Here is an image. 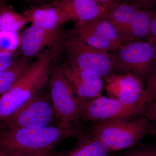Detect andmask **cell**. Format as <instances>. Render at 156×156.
<instances>
[{"mask_svg":"<svg viewBox=\"0 0 156 156\" xmlns=\"http://www.w3.org/2000/svg\"><path fill=\"white\" fill-rule=\"evenodd\" d=\"M30 64L27 58L15 59L9 68L0 72V95L13 87Z\"/></svg>","mask_w":156,"mask_h":156,"instance_id":"obj_18","label":"cell"},{"mask_svg":"<svg viewBox=\"0 0 156 156\" xmlns=\"http://www.w3.org/2000/svg\"><path fill=\"white\" fill-rule=\"evenodd\" d=\"M153 9L141 8L121 36L122 46L136 42L147 41Z\"/></svg>","mask_w":156,"mask_h":156,"instance_id":"obj_15","label":"cell"},{"mask_svg":"<svg viewBox=\"0 0 156 156\" xmlns=\"http://www.w3.org/2000/svg\"><path fill=\"white\" fill-rule=\"evenodd\" d=\"M105 89L110 98L134 109L143 115L148 110L143 83L131 73H115L105 79Z\"/></svg>","mask_w":156,"mask_h":156,"instance_id":"obj_8","label":"cell"},{"mask_svg":"<svg viewBox=\"0 0 156 156\" xmlns=\"http://www.w3.org/2000/svg\"><path fill=\"white\" fill-rule=\"evenodd\" d=\"M146 82V101L149 109L152 104L156 101V63L149 73Z\"/></svg>","mask_w":156,"mask_h":156,"instance_id":"obj_21","label":"cell"},{"mask_svg":"<svg viewBox=\"0 0 156 156\" xmlns=\"http://www.w3.org/2000/svg\"><path fill=\"white\" fill-rule=\"evenodd\" d=\"M83 128L78 122L38 128H0V153L5 156H24L53 149L65 139H77L83 132Z\"/></svg>","mask_w":156,"mask_h":156,"instance_id":"obj_1","label":"cell"},{"mask_svg":"<svg viewBox=\"0 0 156 156\" xmlns=\"http://www.w3.org/2000/svg\"><path fill=\"white\" fill-rule=\"evenodd\" d=\"M143 115L118 100L103 96L82 103L78 121L89 122L121 119L131 120Z\"/></svg>","mask_w":156,"mask_h":156,"instance_id":"obj_10","label":"cell"},{"mask_svg":"<svg viewBox=\"0 0 156 156\" xmlns=\"http://www.w3.org/2000/svg\"><path fill=\"white\" fill-rule=\"evenodd\" d=\"M62 38L58 28L49 30L32 24L20 37L21 53L24 57H32L46 46L55 44Z\"/></svg>","mask_w":156,"mask_h":156,"instance_id":"obj_13","label":"cell"},{"mask_svg":"<svg viewBox=\"0 0 156 156\" xmlns=\"http://www.w3.org/2000/svg\"><path fill=\"white\" fill-rule=\"evenodd\" d=\"M122 156H156V146L141 145L133 147Z\"/></svg>","mask_w":156,"mask_h":156,"instance_id":"obj_22","label":"cell"},{"mask_svg":"<svg viewBox=\"0 0 156 156\" xmlns=\"http://www.w3.org/2000/svg\"><path fill=\"white\" fill-rule=\"evenodd\" d=\"M57 44L41 53L29 66L9 91L0 97V123L41 93L49 83L53 60L59 52Z\"/></svg>","mask_w":156,"mask_h":156,"instance_id":"obj_2","label":"cell"},{"mask_svg":"<svg viewBox=\"0 0 156 156\" xmlns=\"http://www.w3.org/2000/svg\"><path fill=\"white\" fill-rule=\"evenodd\" d=\"M14 57V52H0V72L11 66L15 60Z\"/></svg>","mask_w":156,"mask_h":156,"instance_id":"obj_23","label":"cell"},{"mask_svg":"<svg viewBox=\"0 0 156 156\" xmlns=\"http://www.w3.org/2000/svg\"><path fill=\"white\" fill-rule=\"evenodd\" d=\"M0 156H5L4 155L2 154V153H0Z\"/></svg>","mask_w":156,"mask_h":156,"instance_id":"obj_31","label":"cell"},{"mask_svg":"<svg viewBox=\"0 0 156 156\" xmlns=\"http://www.w3.org/2000/svg\"><path fill=\"white\" fill-rule=\"evenodd\" d=\"M72 149L64 156H109L111 151L102 141L84 130Z\"/></svg>","mask_w":156,"mask_h":156,"instance_id":"obj_16","label":"cell"},{"mask_svg":"<svg viewBox=\"0 0 156 156\" xmlns=\"http://www.w3.org/2000/svg\"><path fill=\"white\" fill-rule=\"evenodd\" d=\"M57 120L49 95L42 92L6 119L0 128H38L53 126Z\"/></svg>","mask_w":156,"mask_h":156,"instance_id":"obj_7","label":"cell"},{"mask_svg":"<svg viewBox=\"0 0 156 156\" xmlns=\"http://www.w3.org/2000/svg\"><path fill=\"white\" fill-rule=\"evenodd\" d=\"M154 43H156V41H155L154 42Z\"/></svg>","mask_w":156,"mask_h":156,"instance_id":"obj_32","label":"cell"},{"mask_svg":"<svg viewBox=\"0 0 156 156\" xmlns=\"http://www.w3.org/2000/svg\"><path fill=\"white\" fill-rule=\"evenodd\" d=\"M23 17L28 22L45 29H56L69 21L62 10L55 5L32 6L24 11Z\"/></svg>","mask_w":156,"mask_h":156,"instance_id":"obj_14","label":"cell"},{"mask_svg":"<svg viewBox=\"0 0 156 156\" xmlns=\"http://www.w3.org/2000/svg\"><path fill=\"white\" fill-rule=\"evenodd\" d=\"M113 156V155H112V156Z\"/></svg>","mask_w":156,"mask_h":156,"instance_id":"obj_34","label":"cell"},{"mask_svg":"<svg viewBox=\"0 0 156 156\" xmlns=\"http://www.w3.org/2000/svg\"><path fill=\"white\" fill-rule=\"evenodd\" d=\"M65 152L55 151L53 149L44 150L34 152L24 156H64Z\"/></svg>","mask_w":156,"mask_h":156,"instance_id":"obj_25","label":"cell"},{"mask_svg":"<svg viewBox=\"0 0 156 156\" xmlns=\"http://www.w3.org/2000/svg\"><path fill=\"white\" fill-rule=\"evenodd\" d=\"M49 83V96L58 124L66 125L78 122L82 103L75 96L62 66L53 65Z\"/></svg>","mask_w":156,"mask_h":156,"instance_id":"obj_5","label":"cell"},{"mask_svg":"<svg viewBox=\"0 0 156 156\" xmlns=\"http://www.w3.org/2000/svg\"><path fill=\"white\" fill-rule=\"evenodd\" d=\"M37 1H42V0H37Z\"/></svg>","mask_w":156,"mask_h":156,"instance_id":"obj_33","label":"cell"},{"mask_svg":"<svg viewBox=\"0 0 156 156\" xmlns=\"http://www.w3.org/2000/svg\"><path fill=\"white\" fill-rule=\"evenodd\" d=\"M20 43L17 32L0 31V52H14Z\"/></svg>","mask_w":156,"mask_h":156,"instance_id":"obj_20","label":"cell"},{"mask_svg":"<svg viewBox=\"0 0 156 156\" xmlns=\"http://www.w3.org/2000/svg\"><path fill=\"white\" fill-rule=\"evenodd\" d=\"M65 76L81 103L102 96L103 83L100 77L69 63L62 66Z\"/></svg>","mask_w":156,"mask_h":156,"instance_id":"obj_11","label":"cell"},{"mask_svg":"<svg viewBox=\"0 0 156 156\" xmlns=\"http://www.w3.org/2000/svg\"><path fill=\"white\" fill-rule=\"evenodd\" d=\"M106 9L123 2V0H96Z\"/></svg>","mask_w":156,"mask_h":156,"instance_id":"obj_28","label":"cell"},{"mask_svg":"<svg viewBox=\"0 0 156 156\" xmlns=\"http://www.w3.org/2000/svg\"><path fill=\"white\" fill-rule=\"evenodd\" d=\"M123 2L142 9H153L156 7V0H123Z\"/></svg>","mask_w":156,"mask_h":156,"instance_id":"obj_24","label":"cell"},{"mask_svg":"<svg viewBox=\"0 0 156 156\" xmlns=\"http://www.w3.org/2000/svg\"><path fill=\"white\" fill-rule=\"evenodd\" d=\"M72 34L98 50L114 52L122 46L118 31L105 17L84 23H76Z\"/></svg>","mask_w":156,"mask_h":156,"instance_id":"obj_9","label":"cell"},{"mask_svg":"<svg viewBox=\"0 0 156 156\" xmlns=\"http://www.w3.org/2000/svg\"><path fill=\"white\" fill-rule=\"evenodd\" d=\"M8 6L4 0H0V14L3 9H5L6 6Z\"/></svg>","mask_w":156,"mask_h":156,"instance_id":"obj_29","label":"cell"},{"mask_svg":"<svg viewBox=\"0 0 156 156\" xmlns=\"http://www.w3.org/2000/svg\"><path fill=\"white\" fill-rule=\"evenodd\" d=\"M140 9L132 4L122 2L105 9V17L121 37Z\"/></svg>","mask_w":156,"mask_h":156,"instance_id":"obj_17","label":"cell"},{"mask_svg":"<svg viewBox=\"0 0 156 156\" xmlns=\"http://www.w3.org/2000/svg\"><path fill=\"white\" fill-rule=\"evenodd\" d=\"M62 46L67 62L101 79H106L118 70L112 53L92 48L73 35L64 39Z\"/></svg>","mask_w":156,"mask_h":156,"instance_id":"obj_4","label":"cell"},{"mask_svg":"<svg viewBox=\"0 0 156 156\" xmlns=\"http://www.w3.org/2000/svg\"><path fill=\"white\" fill-rule=\"evenodd\" d=\"M118 70L131 73L143 83L156 63V44L136 42L120 47L112 53Z\"/></svg>","mask_w":156,"mask_h":156,"instance_id":"obj_6","label":"cell"},{"mask_svg":"<svg viewBox=\"0 0 156 156\" xmlns=\"http://www.w3.org/2000/svg\"><path fill=\"white\" fill-rule=\"evenodd\" d=\"M28 22L27 19L7 6L0 14V31L18 32Z\"/></svg>","mask_w":156,"mask_h":156,"instance_id":"obj_19","label":"cell"},{"mask_svg":"<svg viewBox=\"0 0 156 156\" xmlns=\"http://www.w3.org/2000/svg\"><path fill=\"white\" fill-rule=\"evenodd\" d=\"M53 4L63 11L69 21L84 23L105 17L106 10L96 0H55Z\"/></svg>","mask_w":156,"mask_h":156,"instance_id":"obj_12","label":"cell"},{"mask_svg":"<svg viewBox=\"0 0 156 156\" xmlns=\"http://www.w3.org/2000/svg\"><path fill=\"white\" fill-rule=\"evenodd\" d=\"M156 41V9L154 10L151 19L149 36L147 41L154 43Z\"/></svg>","mask_w":156,"mask_h":156,"instance_id":"obj_26","label":"cell"},{"mask_svg":"<svg viewBox=\"0 0 156 156\" xmlns=\"http://www.w3.org/2000/svg\"><path fill=\"white\" fill-rule=\"evenodd\" d=\"M85 129L87 133L102 141L112 151L135 145L144 136L153 134L154 126L145 117L134 120L91 122Z\"/></svg>","mask_w":156,"mask_h":156,"instance_id":"obj_3","label":"cell"},{"mask_svg":"<svg viewBox=\"0 0 156 156\" xmlns=\"http://www.w3.org/2000/svg\"><path fill=\"white\" fill-rule=\"evenodd\" d=\"M152 134L156 136V127H154L153 132Z\"/></svg>","mask_w":156,"mask_h":156,"instance_id":"obj_30","label":"cell"},{"mask_svg":"<svg viewBox=\"0 0 156 156\" xmlns=\"http://www.w3.org/2000/svg\"><path fill=\"white\" fill-rule=\"evenodd\" d=\"M145 117L154 127H156V101L152 104L148 110Z\"/></svg>","mask_w":156,"mask_h":156,"instance_id":"obj_27","label":"cell"}]
</instances>
